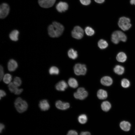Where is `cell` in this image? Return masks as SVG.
<instances>
[{"label":"cell","mask_w":135,"mask_h":135,"mask_svg":"<svg viewBox=\"0 0 135 135\" xmlns=\"http://www.w3.org/2000/svg\"><path fill=\"white\" fill-rule=\"evenodd\" d=\"M127 38L125 34L120 30H116L113 32L111 37L112 42L115 44H118L120 41L125 42Z\"/></svg>","instance_id":"cell-1"},{"label":"cell","mask_w":135,"mask_h":135,"mask_svg":"<svg viewBox=\"0 0 135 135\" xmlns=\"http://www.w3.org/2000/svg\"><path fill=\"white\" fill-rule=\"evenodd\" d=\"M14 105L16 110L20 113L25 111L28 107L26 102L20 97H18L16 99L14 102Z\"/></svg>","instance_id":"cell-2"},{"label":"cell","mask_w":135,"mask_h":135,"mask_svg":"<svg viewBox=\"0 0 135 135\" xmlns=\"http://www.w3.org/2000/svg\"><path fill=\"white\" fill-rule=\"evenodd\" d=\"M130 20L129 18L125 17L120 18L118 20V25L122 30L126 31L128 30L132 26Z\"/></svg>","instance_id":"cell-3"},{"label":"cell","mask_w":135,"mask_h":135,"mask_svg":"<svg viewBox=\"0 0 135 135\" xmlns=\"http://www.w3.org/2000/svg\"><path fill=\"white\" fill-rule=\"evenodd\" d=\"M74 73L77 75H85L87 72L86 65L80 63L76 64L74 67Z\"/></svg>","instance_id":"cell-4"},{"label":"cell","mask_w":135,"mask_h":135,"mask_svg":"<svg viewBox=\"0 0 135 135\" xmlns=\"http://www.w3.org/2000/svg\"><path fill=\"white\" fill-rule=\"evenodd\" d=\"M72 37L77 39L82 38L84 36V31L83 29L80 26H75L71 32Z\"/></svg>","instance_id":"cell-5"},{"label":"cell","mask_w":135,"mask_h":135,"mask_svg":"<svg viewBox=\"0 0 135 135\" xmlns=\"http://www.w3.org/2000/svg\"><path fill=\"white\" fill-rule=\"evenodd\" d=\"M88 95V92L85 90L84 88L82 87L78 88L77 92L74 94V96L75 98L81 100L85 99Z\"/></svg>","instance_id":"cell-6"},{"label":"cell","mask_w":135,"mask_h":135,"mask_svg":"<svg viewBox=\"0 0 135 135\" xmlns=\"http://www.w3.org/2000/svg\"><path fill=\"white\" fill-rule=\"evenodd\" d=\"M10 8L8 4L6 3L1 4L0 6V18H5L8 14Z\"/></svg>","instance_id":"cell-7"},{"label":"cell","mask_w":135,"mask_h":135,"mask_svg":"<svg viewBox=\"0 0 135 135\" xmlns=\"http://www.w3.org/2000/svg\"><path fill=\"white\" fill-rule=\"evenodd\" d=\"M53 25L56 32V37H58L62 34L64 30V27L61 24L56 22H52Z\"/></svg>","instance_id":"cell-8"},{"label":"cell","mask_w":135,"mask_h":135,"mask_svg":"<svg viewBox=\"0 0 135 135\" xmlns=\"http://www.w3.org/2000/svg\"><path fill=\"white\" fill-rule=\"evenodd\" d=\"M56 1V0H38V3L41 7L48 8L52 6Z\"/></svg>","instance_id":"cell-9"},{"label":"cell","mask_w":135,"mask_h":135,"mask_svg":"<svg viewBox=\"0 0 135 135\" xmlns=\"http://www.w3.org/2000/svg\"><path fill=\"white\" fill-rule=\"evenodd\" d=\"M68 7V4L66 2H60L56 4V8L59 12H62L67 10Z\"/></svg>","instance_id":"cell-10"},{"label":"cell","mask_w":135,"mask_h":135,"mask_svg":"<svg viewBox=\"0 0 135 135\" xmlns=\"http://www.w3.org/2000/svg\"><path fill=\"white\" fill-rule=\"evenodd\" d=\"M56 107L62 110H66L70 106V104L68 102H64L60 100L57 101L56 102Z\"/></svg>","instance_id":"cell-11"},{"label":"cell","mask_w":135,"mask_h":135,"mask_svg":"<svg viewBox=\"0 0 135 135\" xmlns=\"http://www.w3.org/2000/svg\"><path fill=\"white\" fill-rule=\"evenodd\" d=\"M39 106L42 110L46 111L48 110L50 108V106L48 100L44 99L40 101Z\"/></svg>","instance_id":"cell-12"},{"label":"cell","mask_w":135,"mask_h":135,"mask_svg":"<svg viewBox=\"0 0 135 135\" xmlns=\"http://www.w3.org/2000/svg\"><path fill=\"white\" fill-rule=\"evenodd\" d=\"M18 67L17 62L14 60L12 59L9 60L8 64V68L10 72H13Z\"/></svg>","instance_id":"cell-13"},{"label":"cell","mask_w":135,"mask_h":135,"mask_svg":"<svg viewBox=\"0 0 135 135\" xmlns=\"http://www.w3.org/2000/svg\"><path fill=\"white\" fill-rule=\"evenodd\" d=\"M67 83L64 80L60 81L58 82L56 85L55 88L58 91H64L68 87Z\"/></svg>","instance_id":"cell-14"},{"label":"cell","mask_w":135,"mask_h":135,"mask_svg":"<svg viewBox=\"0 0 135 135\" xmlns=\"http://www.w3.org/2000/svg\"><path fill=\"white\" fill-rule=\"evenodd\" d=\"M112 78L109 76H105L103 77L100 80V82L104 86H109L112 84Z\"/></svg>","instance_id":"cell-15"},{"label":"cell","mask_w":135,"mask_h":135,"mask_svg":"<svg viewBox=\"0 0 135 135\" xmlns=\"http://www.w3.org/2000/svg\"><path fill=\"white\" fill-rule=\"evenodd\" d=\"M131 124L128 122L123 121L120 124V127L121 128L125 131H129L130 128Z\"/></svg>","instance_id":"cell-16"},{"label":"cell","mask_w":135,"mask_h":135,"mask_svg":"<svg viewBox=\"0 0 135 135\" xmlns=\"http://www.w3.org/2000/svg\"><path fill=\"white\" fill-rule=\"evenodd\" d=\"M127 57L126 54L124 52H119L117 54L116 58L118 62H125L127 59Z\"/></svg>","instance_id":"cell-17"},{"label":"cell","mask_w":135,"mask_h":135,"mask_svg":"<svg viewBox=\"0 0 135 135\" xmlns=\"http://www.w3.org/2000/svg\"><path fill=\"white\" fill-rule=\"evenodd\" d=\"M97 95L98 98L100 100L106 99L108 96L107 92L102 89L99 90L97 92Z\"/></svg>","instance_id":"cell-18"},{"label":"cell","mask_w":135,"mask_h":135,"mask_svg":"<svg viewBox=\"0 0 135 135\" xmlns=\"http://www.w3.org/2000/svg\"><path fill=\"white\" fill-rule=\"evenodd\" d=\"M19 31L17 30H14L12 31L9 34V37L12 40L16 41L18 40Z\"/></svg>","instance_id":"cell-19"},{"label":"cell","mask_w":135,"mask_h":135,"mask_svg":"<svg viewBox=\"0 0 135 135\" xmlns=\"http://www.w3.org/2000/svg\"><path fill=\"white\" fill-rule=\"evenodd\" d=\"M114 70L116 74L119 75H121L124 73V69L123 66L120 65H117L114 67Z\"/></svg>","instance_id":"cell-20"},{"label":"cell","mask_w":135,"mask_h":135,"mask_svg":"<svg viewBox=\"0 0 135 135\" xmlns=\"http://www.w3.org/2000/svg\"><path fill=\"white\" fill-rule=\"evenodd\" d=\"M111 104L108 101L103 102L101 104V108L104 111L107 112L111 108Z\"/></svg>","instance_id":"cell-21"},{"label":"cell","mask_w":135,"mask_h":135,"mask_svg":"<svg viewBox=\"0 0 135 135\" xmlns=\"http://www.w3.org/2000/svg\"><path fill=\"white\" fill-rule=\"evenodd\" d=\"M68 57L72 59H76L78 56L77 52L72 48H71L68 52Z\"/></svg>","instance_id":"cell-22"},{"label":"cell","mask_w":135,"mask_h":135,"mask_svg":"<svg viewBox=\"0 0 135 135\" xmlns=\"http://www.w3.org/2000/svg\"><path fill=\"white\" fill-rule=\"evenodd\" d=\"M68 82L69 86L73 88H76L78 85L77 80L73 78H70L68 80Z\"/></svg>","instance_id":"cell-23"},{"label":"cell","mask_w":135,"mask_h":135,"mask_svg":"<svg viewBox=\"0 0 135 135\" xmlns=\"http://www.w3.org/2000/svg\"><path fill=\"white\" fill-rule=\"evenodd\" d=\"M98 47L101 49H103L107 48L108 46L107 42L103 39L100 40L98 42Z\"/></svg>","instance_id":"cell-24"},{"label":"cell","mask_w":135,"mask_h":135,"mask_svg":"<svg viewBox=\"0 0 135 135\" xmlns=\"http://www.w3.org/2000/svg\"><path fill=\"white\" fill-rule=\"evenodd\" d=\"M48 31L50 36L53 38L56 37L55 31L52 24H50L48 26Z\"/></svg>","instance_id":"cell-25"},{"label":"cell","mask_w":135,"mask_h":135,"mask_svg":"<svg viewBox=\"0 0 135 135\" xmlns=\"http://www.w3.org/2000/svg\"><path fill=\"white\" fill-rule=\"evenodd\" d=\"M78 120L80 124H84L86 123L87 121V117L85 114H81L78 116Z\"/></svg>","instance_id":"cell-26"},{"label":"cell","mask_w":135,"mask_h":135,"mask_svg":"<svg viewBox=\"0 0 135 135\" xmlns=\"http://www.w3.org/2000/svg\"><path fill=\"white\" fill-rule=\"evenodd\" d=\"M12 79V75L10 74H6L4 75L3 78V80L4 83L8 84L10 83Z\"/></svg>","instance_id":"cell-27"},{"label":"cell","mask_w":135,"mask_h":135,"mask_svg":"<svg viewBox=\"0 0 135 135\" xmlns=\"http://www.w3.org/2000/svg\"><path fill=\"white\" fill-rule=\"evenodd\" d=\"M18 87L12 82L9 83L8 86V89L10 92L14 94L18 89Z\"/></svg>","instance_id":"cell-28"},{"label":"cell","mask_w":135,"mask_h":135,"mask_svg":"<svg viewBox=\"0 0 135 135\" xmlns=\"http://www.w3.org/2000/svg\"><path fill=\"white\" fill-rule=\"evenodd\" d=\"M49 72L51 75H57L59 74V71L58 68L55 66H52L50 68Z\"/></svg>","instance_id":"cell-29"},{"label":"cell","mask_w":135,"mask_h":135,"mask_svg":"<svg viewBox=\"0 0 135 135\" xmlns=\"http://www.w3.org/2000/svg\"><path fill=\"white\" fill-rule=\"evenodd\" d=\"M85 32L86 34L89 36H92L94 34L95 32L94 30L90 27H86L85 29Z\"/></svg>","instance_id":"cell-30"},{"label":"cell","mask_w":135,"mask_h":135,"mask_svg":"<svg viewBox=\"0 0 135 135\" xmlns=\"http://www.w3.org/2000/svg\"><path fill=\"white\" fill-rule=\"evenodd\" d=\"M122 86L124 88H127L129 87L130 85V83L129 80L126 78L122 79L121 82Z\"/></svg>","instance_id":"cell-31"},{"label":"cell","mask_w":135,"mask_h":135,"mask_svg":"<svg viewBox=\"0 0 135 135\" xmlns=\"http://www.w3.org/2000/svg\"><path fill=\"white\" fill-rule=\"evenodd\" d=\"M13 82L16 86L18 87L21 84L22 81L20 78L16 76L14 78Z\"/></svg>","instance_id":"cell-32"},{"label":"cell","mask_w":135,"mask_h":135,"mask_svg":"<svg viewBox=\"0 0 135 135\" xmlns=\"http://www.w3.org/2000/svg\"><path fill=\"white\" fill-rule=\"evenodd\" d=\"M4 76L3 68L2 66L0 65V81L3 79Z\"/></svg>","instance_id":"cell-33"},{"label":"cell","mask_w":135,"mask_h":135,"mask_svg":"<svg viewBox=\"0 0 135 135\" xmlns=\"http://www.w3.org/2000/svg\"><path fill=\"white\" fill-rule=\"evenodd\" d=\"M81 3L83 5L87 6L91 2V0H80Z\"/></svg>","instance_id":"cell-34"},{"label":"cell","mask_w":135,"mask_h":135,"mask_svg":"<svg viewBox=\"0 0 135 135\" xmlns=\"http://www.w3.org/2000/svg\"><path fill=\"white\" fill-rule=\"evenodd\" d=\"M66 135H78V134L76 130H72L68 131Z\"/></svg>","instance_id":"cell-35"},{"label":"cell","mask_w":135,"mask_h":135,"mask_svg":"<svg viewBox=\"0 0 135 135\" xmlns=\"http://www.w3.org/2000/svg\"><path fill=\"white\" fill-rule=\"evenodd\" d=\"M6 95V92L4 90H1L0 91V99L2 97H3L5 96Z\"/></svg>","instance_id":"cell-36"},{"label":"cell","mask_w":135,"mask_h":135,"mask_svg":"<svg viewBox=\"0 0 135 135\" xmlns=\"http://www.w3.org/2000/svg\"><path fill=\"white\" fill-rule=\"evenodd\" d=\"M80 135H91L90 133L88 131H83L81 132Z\"/></svg>","instance_id":"cell-37"},{"label":"cell","mask_w":135,"mask_h":135,"mask_svg":"<svg viewBox=\"0 0 135 135\" xmlns=\"http://www.w3.org/2000/svg\"><path fill=\"white\" fill-rule=\"evenodd\" d=\"M23 91V90L22 88H18L16 92L14 93V94L16 95H19Z\"/></svg>","instance_id":"cell-38"},{"label":"cell","mask_w":135,"mask_h":135,"mask_svg":"<svg viewBox=\"0 0 135 135\" xmlns=\"http://www.w3.org/2000/svg\"><path fill=\"white\" fill-rule=\"evenodd\" d=\"M4 128V126L2 124H0V132L1 133L2 130Z\"/></svg>","instance_id":"cell-39"},{"label":"cell","mask_w":135,"mask_h":135,"mask_svg":"<svg viewBox=\"0 0 135 135\" xmlns=\"http://www.w3.org/2000/svg\"><path fill=\"white\" fill-rule=\"evenodd\" d=\"M98 4H102L103 3L105 0H94Z\"/></svg>","instance_id":"cell-40"},{"label":"cell","mask_w":135,"mask_h":135,"mask_svg":"<svg viewBox=\"0 0 135 135\" xmlns=\"http://www.w3.org/2000/svg\"><path fill=\"white\" fill-rule=\"evenodd\" d=\"M130 3L132 4H134L135 5V0H130Z\"/></svg>","instance_id":"cell-41"}]
</instances>
